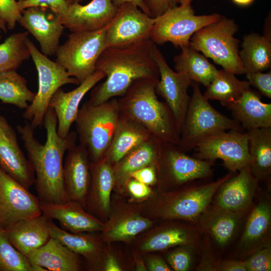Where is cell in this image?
<instances>
[{"label": "cell", "instance_id": "obj_25", "mask_svg": "<svg viewBox=\"0 0 271 271\" xmlns=\"http://www.w3.org/2000/svg\"><path fill=\"white\" fill-rule=\"evenodd\" d=\"M153 136L143 125L120 112L115 131L103 158L112 165Z\"/></svg>", "mask_w": 271, "mask_h": 271}, {"label": "cell", "instance_id": "obj_50", "mask_svg": "<svg viewBox=\"0 0 271 271\" xmlns=\"http://www.w3.org/2000/svg\"><path fill=\"white\" fill-rule=\"evenodd\" d=\"M148 268L151 271H170L172 268L161 258L152 257L147 261Z\"/></svg>", "mask_w": 271, "mask_h": 271}, {"label": "cell", "instance_id": "obj_2", "mask_svg": "<svg viewBox=\"0 0 271 271\" xmlns=\"http://www.w3.org/2000/svg\"><path fill=\"white\" fill-rule=\"evenodd\" d=\"M155 44L150 39L106 48L99 56L95 70L102 72L105 80L94 86L89 101L98 105L112 98L123 96L137 80H159L154 58Z\"/></svg>", "mask_w": 271, "mask_h": 271}, {"label": "cell", "instance_id": "obj_8", "mask_svg": "<svg viewBox=\"0 0 271 271\" xmlns=\"http://www.w3.org/2000/svg\"><path fill=\"white\" fill-rule=\"evenodd\" d=\"M26 43L38 73V89L35 97L23 114V117L30 121L36 128L43 123L45 114L55 93L61 86L68 84L79 85V81L56 61L38 50L27 37Z\"/></svg>", "mask_w": 271, "mask_h": 271}, {"label": "cell", "instance_id": "obj_54", "mask_svg": "<svg viewBox=\"0 0 271 271\" xmlns=\"http://www.w3.org/2000/svg\"><path fill=\"white\" fill-rule=\"evenodd\" d=\"M137 270H147V268L144 265V263L141 261H139L136 266Z\"/></svg>", "mask_w": 271, "mask_h": 271}, {"label": "cell", "instance_id": "obj_9", "mask_svg": "<svg viewBox=\"0 0 271 271\" xmlns=\"http://www.w3.org/2000/svg\"><path fill=\"white\" fill-rule=\"evenodd\" d=\"M234 173L230 172L216 181L189 185L162 195L156 205L158 216L182 219L196 224L201 214L212 202L219 187Z\"/></svg>", "mask_w": 271, "mask_h": 271}, {"label": "cell", "instance_id": "obj_49", "mask_svg": "<svg viewBox=\"0 0 271 271\" xmlns=\"http://www.w3.org/2000/svg\"><path fill=\"white\" fill-rule=\"evenodd\" d=\"M219 270L246 271V269L244 260L229 259L221 261Z\"/></svg>", "mask_w": 271, "mask_h": 271}, {"label": "cell", "instance_id": "obj_3", "mask_svg": "<svg viewBox=\"0 0 271 271\" xmlns=\"http://www.w3.org/2000/svg\"><path fill=\"white\" fill-rule=\"evenodd\" d=\"M158 81L142 78L133 82L117 98L120 112L143 125L161 142L178 146L180 135L173 114L167 103L157 97Z\"/></svg>", "mask_w": 271, "mask_h": 271}, {"label": "cell", "instance_id": "obj_18", "mask_svg": "<svg viewBox=\"0 0 271 271\" xmlns=\"http://www.w3.org/2000/svg\"><path fill=\"white\" fill-rule=\"evenodd\" d=\"M117 8L113 0H92L85 5L69 4L60 19L71 32L94 31L106 26Z\"/></svg>", "mask_w": 271, "mask_h": 271}, {"label": "cell", "instance_id": "obj_47", "mask_svg": "<svg viewBox=\"0 0 271 271\" xmlns=\"http://www.w3.org/2000/svg\"><path fill=\"white\" fill-rule=\"evenodd\" d=\"M129 178L137 180L148 186L155 184L158 181L156 165H150L130 173Z\"/></svg>", "mask_w": 271, "mask_h": 271}, {"label": "cell", "instance_id": "obj_1", "mask_svg": "<svg viewBox=\"0 0 271 271\" xmlns=\"http://www.w3.org/2000/svg\"><path fill=\"white\" fill-rule=\"evenodd\" d=\"M46 140L44 144L34 135V128L25 121L17 129L23 141L28 159L36 174L34 185L39 201L47 203H63L69 200L63 177V158L66 152L76 144V131H70L65 138L59 136L57 119L54 109L48 107L44 118Z\"/></svg>", "mask_w": 271, "mask_h": 271}, {"label": "cell", "instance_id": "obj_15", "mask_svg": "<svg viewBox=\"0 0 271 271\" xmlns=\"http://www.w3.org/2000/svg\"><path fill=\"white\" fill-rule=\"evenodd\" d=\"M155 22V18L144 13L137 6L130 3L122 4L106 26L105 48L150 39Z\"/></svg>", "mask_w": 271, "mask_h": 271}, {"label": "cell", "instance_id": "obj_41", "mask_svg": "<svg viewBox=\"0 0 271 271\" xmlns=\"http://www.w3.org/2000/svg\"><path fill=\"white\" fill-rule=\"evenodd\" d=\"M246 271H270L271 249L267 246L260 248L249 255L244 260Z\"/></svg>", "mask_w": 271, "mask_h": 271}, {"label": "cell", "instance_id": "obj_30", "mask_svg": "<svg viewBox=\"0 0 271 271\" xmlns=\"http://www.w3.org/2000/svg\"><path fill=\"white\" fill-rule=\"evenodd\" d=\"M203 232L196 224L171 226L164 228L150 238L142 247L146 251H157L177 245L197 249L201 245Z\"/></svg>", "mask_w": 271, "mask_h": 271}, {"label": "cell", "instance_id": "obj_11", "mask_svg": "<svg viewBox=\"0 0 271 271\" xmlns=\"http://www.w3.org/2000/svg\"><path fill=\"white\" fill-rule=\"evenodd\" d=\"M195 149V157L212 162L220 159L233 173L250 164L247 131L231 129L217 132L202 140Z\"/></svg>", "mask_w": 271, "mask_h": 271}, {"label": "cell", "instance_id": "obj_36", "mask_svg": "<svg viewBox=\"0 0 271 271\" xmlns=\"http://www.w3.org/2000/svg\"><path fill=\"white\" fill-rule=\"evenodd\" d=\"M35 95L29 89L26 79L16 71L0 73V100L3 103L26 109Z\"/></svg>", "mask_w": 271, "mask_h": 271}, {"label": "cell", "instance_id": "obj_31", "mask_svg": "<svg viewBox=\"0 0 271 271\" xmlns=\"http://www.w3.org/2000/svg\"><path fill=\"white\" fill-rule=\"evenodd\" d=\"M90 172L88 200L85 203L88 202L91 209L106 212L109 209L110 193L114 185L112 166L102 158L90 162Z\"/></svg>", "mask_w": 271, "mask_h": 271}, {"label": "cell", "instance_id": "obj_37", "mask_svg": "<svg viewBox=\"0 0 271 271\" xmlns=\"http://www.w3.org/2000/svg\"><path fill=\"white\" fill-rule=\"evenodd\" d=\"M29 33H14L0 44V73L16 71L31 57L26 43Z\"/></svg>", "mask_w": 271, "mask_h": 271}, {"label": "cell", "instance_id": "obj_20", "mask_svg": "<svg viewBox=\"0 0 271 271\" xmlns=\"http://www.w3.org/2000/svg\"><path fill=\"white\" fill-rule=\"evenodd\" d=\"M63 177L69 200L84 206L91 182L90 161L86 149L81 145H73L67 150Z\"/></svg>", "mask_w": 271, "mask_h": 271}, {"label": "cell", "instance_id": "obj_6", "mask_svg": "<svg viewBox=\"0 0 271 271\" xmlns=\"http://www.w3.org/2000/svg\"><path fill=\"white\" fill-rule=\"evenodd\" d=\"M237 30L234 20L221 16L196 32L191 38L189 46L223 69L234 74H244L239 55V41L234 36Z\"/></svg>", "mask_w": 271, "mask_h": 271}, {"label": "cell", "instance_id": "obj_53", "mask_svg": "<svg viewBox=\"0 0 271 271\" xmlns=\"http://www.w3.org/2000/svg\"><path fill=\"white\" fill-rule=\"evenodd\" d=\"M236 4L240 6H247L251 4L254 0H232Z\"/></svg>", "mask_w": 271, "mask_h": 271}, {"label": "cell", "instance_id": "obj_23", "mask_svg": "<svg viewBox=\"0 0 271 271\" xmlns=\"http://www.w3.org/2000/svg\"><path fill=\"white\" fill-rule=\"evenodd\" d=\"M271 205L266 198L260 199L252 208L239 241L241 255H249L270 246Z\"/></svg>", "mask_w": 271, "mask_h": 271}, {"label": "cell", "instance_id": "obj_51", "mask_svg": "<svg viewBox=\"0 0 271 271\" xmlns=\"http://www.w3.org/2000/svg\"><path fill=\"white\" fill-rule=\"evenodd\" d=\"M113 1L117 7L125 3H132L137 6L144 13L150 16L149 12L142 0H113Z\"/></svg>", "mask_w": 271, "mask_h": 271}, {"label": "cell", "instance_id": "obj_33", "mask_svg": "<svg viewBox=\"0 0 271 271\" xmlns=\"http://www.w3.org/2000/svg\"><path fill=\"white\" fill-rule=\"evenodd\" d=\"M181 48V53L174 58L176 71L186 74L192 81L200 83L207 87L218 70L206 57L189 45Z\"/></svg>", "mask_w": 271, "mask_h": 271}, {"label": "cell", "instance_id": "obj_56", "mask_svg": "<svg viewBox=\"0 0 271 271\" xmlns=\"http://www.w3.org/2000/svg\"><path fill=\"white\" fill-rule=\"evenodd\" d=\"M180 5H189L191 4L192 0H178Z\"/></svg>", "mask_w": 271, "mask_h": 271}, {"label": "cell", "instance_id": "obj_35", "mask_svg": "<svg viewBox=\"0 0 271 271\" xmlns=\"http://www.w3.org/2000/svg\"><path fill=\"white\" fill-rule=\"evenodd\" d=\"M233 73L224 69L217 72L203 95L209 100L219 101L228 107L237 100L246 90L250 88L247 81L237 79Z\"/></svg>", "mask_w": 271, "mask_h": 271}, {"label": "cell", "instance_id": "obj_39", "mask_svg": "<svg viewBox=\"0 0 271 271\" xmlns=\"http://www.w3.org/2000/svg\"><path fill=\"white\" fill-rule=\"evenodd\" d=\"M0 271H33L27 258L13 246L1 228Z\"/></svg>", "mask_w": 271, "mask_h": 271}, {"label": "cell", "instance_id": "obj_27", "mask_svg": "<svg viewBox=\"0 0 271 271\" xmlns=\"http://www.w3.org/2000/svg\"><path fill=\"white\" fill-rule=\"evenodd\" d=\"M163 142L155 136L141 144L111 165L114 185L125 186L130 173L143 167L157 165Z\"/></svg>", "mask_w": 271, "mask_h": 271}, {"label": "cell", "instance_id": "obj_12", "mask_svg": "<svg viewBox=\"0 0 271 271\" xmlns=\"http://www.w3.org/2000/svg\"><path fill=\"white\" fill-rule=\"evenodd\" d=\"M213 163L191 157L177 146L163 142L156 165L157 178L166 185L181 186L209 177L212 174Z\"/></svg>", "mask_w": 271, "mask_h": 271}, {"label": "cell", "instance_id": "obj_29", "mask_svg": "<svg viewBox=\"0 0 271 271\" xmlns=\"http://www.w3.org/2000/svg\"><path fill=\"white\" fill-rule=\"evenodd\" d=\"M31 264L50 271H78L81 268L78 254L50 237L43 246L26 256Z\"/></svg>", "mask_w": 271, "mask_h": 271}, {"label": "cell", "instance_id": "obj_34", "mask_svg": "<svg viewBox=\"0 0 271 271\" xmlns=\"http://www.w3.org/2000/svg\"><path fill=\"white\" fill-rule=\"evenodd\" d=\"M239 55L244 73L262 72L271 65V41L269 35L251 33L245 36Z\"/></svg>", "mask_w": 271, "mask_h": 271}, {"label": "cell", "instance_id": "obj_5", "mask_svg": "<svg viewBox=\"0 0 271 271\" xmlns=\"http://www.w3.org/2000/svg\"><path fill=\"white\" fill-rule=\"evenodd\" d=\"M193 92L187 110L179 149L186 153L193 149L207 137L222 131L234 129L242 131V126L215 109L201 92L196 83L193 84Z\"/></svg>", "mask_w": 271, "mask_h": 271}, {"label": "cell", "instance_id": "obj_17", "mask_svg": "<svg viewBox=\"0 0 271 271\" xmlns=\"http://www.w3.org/2000/svg\"><path fill=\"white\" fill-rule=\"evenodd\" d=\"M44 7H33L21 12L18 23L39 42L41 52L47 56L55 55L64 27L60 17Z\"/></svg>", "mask_w": 271, "mask_h": 271}, {"label": "cell", "instance_id": "obj_44", "mask_svg": "<svg viewBox=\"0 0 271 271\" xmlns=\"http://www.w3.org/2000/svg\"><path fill=\"white\" fill-rule=\"evenodd\" d=\"M190 248H180L168 254V261L173 270L186 271L190 269L192 262V255L189 249Z\"/></svg>", "mask_w": 271, "mask_h": 271}, {"label": "cell", "instance_id": "obj_21", "mask_svg": "<svg viewBox=\"0 0 271 271\" xmlns=\"http://www.w3.org/2000/svg\"><path fill=\"white\" fill-rule=\"evenodd\" d=\"M238 171L219 187L214 195L213 204L231 211L241 213L251 204L258 181L252 174L250 166Z\"/></svg>", "mask_w": 271, "mask_h": 271}, {"label": "cell", "instance_id": "obj_40", "mask_svg": "<svg viewBox=\"0 0 271 271\" xmlns=\"http://www.w3.org/2000/svg\"><path fill=\"white\" fill-rule=\"evenodd\" d=\"M152 222L148 219L134 215L122 219L105 233L110 241H122L134 237L150 227Z\"/></svg>", "mask_w": 271, "mask_h": 271}, {"label": "cell", "instance_id": "obj_16", "mask_svg": "<svg viewBox=\"0 0 271 271\" xmlns=\"http://www.w3.org/2000/svg\"><path fill=\"white\" fill-rule=\"evenodd\" d=\"M0 169L29 189L34 184L33 168L19 144L17 133L0 115Z\"/></svg>", "mask_w": 271, "mask_h": 271}, {"label": "cell", "instance_id": "obj_46", "mask_svg": "<svg viewBox=\"0 0 271 271\" xmlns=\"http://www.w3.org/2000/svg\"><path fill=\"white\" fill-rule=\"evenodd\" d=\"M147 8L150 16L158 17L177 6L178 0H142Z\"/></svg>", "mask_w": 271, "mask_h": 271}, {"label": "cell", "instance_id": "obj_45", "mask_svg": "<svg viewBox=\"0 0 271 271\" xmlns=\"http://www.w3.org/2000/svg\"><path fill=\"white\" fill-rule=\"evenodd\" d=\"M250 85L256 88L265 97L271 98V72H254L246 73Z\"/></svg>", "mask_w": 271, "mask_h": 271}, {"label": "cell", "instance_id": "obj_32", "mask_svg": "<svg viewBox=\"0 0 271 271\" xmlns=\"http://www.w3.org/2000/svg\"><path fill=\"white\" fill-rule=\"evenodd\" d=\"M247 132L251 173L258 182L268 179L271 173V127L253 129Z\"/></svg>", "mask_w": 271, "mask_h": 271}, {"label": "cell", "instance_id": "obj_52", "mask_svg": "<svg viewBox=\"0 0 271 271\" xmlns=\"http://www.w3.org/2000/svg\"><path fill=\"white\" fill-rule=\"evenodd\" d=\"M104 269L106 271H120L121 268L116 259L113 256H109L106 260Z\"/></svg>", "mask_w": 271, "mask_h": 271}, {"label": "cell", "instance_id": "obj_57", "mask_svg": "<svg viewBox=\"0 0 271 271\" xmlns=\"http://www.w3.org/2000/svg\"><path fill=\"white\" fill-rule=\"evenodd\" d=\"M67 2L70 4L74 3H80L83 0H66Z\"/></svg>", "mask_w": 271, "mask_h": 271}, {"label": "cell", "instance_id": "obj_14", "mask_svg": "<svg viewBox=\"0 0 271 271\" xmlns=\"http://www.w3.org/2000/svg\"><path fill=\"white\" fill-rule=\"evenodd\" d=\"M37 197L0 169V228L41 215Z\"/></svg>", "mask_w": 271, "mask_h": 271}, {"label": "cell", "instance_id": "obj_55", "mask_svg": "<svg viewBox=\"0 0 271 271\" xmlns=\"http://www.w3.org/2000/svg\"><path fill=\"white\" fill-rule=\"evenodd\" d=\"M1 30H2L5 33H6L7 31V25L5 23L0 19V40L2 38L1 35Z\"/></svg>", "mask_w": 271, "mask_h": 271}, {"label": "cell", "instance_id": "obj_28", "mask_svg": "<svg viewBox=\"0 0 271 271\" xmlns=\"http://www.w3.org/2000/svg\"><path fill=\"white\" fill-rule=\"evenodd\" d=\"M228 108L231 110L233 119L247 131L271 127V104L262 102L259 96L250 88Z\"/></svg>", "mask_w": 271, "mask_h": 271}, {"label": "cell", "instance_id": "obj_22", "mask_svg": "<svg viewBox=\"0 0 271 271\" xmlns=\"http://www.w3.org/2000/svg\"><path fill=\"white\" fill-rule=\"evenodd\" d=\"M51 220L42 214L39 216L18 221L2 230L13 246L26 257L30 252L44 245L50 238Z\"/></svg>", "mask_w": 271, "mask_h": 271}, {"label": "cell", "instance_id": "obj_24", "mask_svg": "<svg viewBox=\"0 0 271 271\" xmlns=\"http://www.w3.org/2000/svg\"><path fill=\"white\" fill-rule=\"evenodd\" d=\"M42 213L59 221L62 227L72 233L93 232L102 228V224L84 211L79 203L69 200L63 203L40 202Z\"/></svg>", "mask_w": 271, "mask_h": 271}, {"label": "cell", "instance_id": "obj_38", "mask_svg": "<svg viewBox=\"0 0 271 271\" xmlns=\"http://www.w3.org/2000/svg\"><path fill=\"white\" fill-rule=\"evenodd\" d=\"M67 232L50 222V236L66 246L74 252L84 256L94 262L97 259L99 253L98 244L94 238L88 235Z\"/></svg>", "mask_w": 271, "mask_h": 271}, {"label": "cell", "instance_id": "obj_42", "mask_svg": "<svg viewBox=\"0 0 271 271\" xmlns=\"http://www.w3.org/2000/svg\"><path fill=\"white\" fill-rule=\"evenodd\" d=\"M17 4L21 12L30 7H40L49 9L61 17L66 12L69 4L66 0H19Z\"/></svg>", "mask_w": 271, "mask_h": 271}, {"label": "cell", "instance_id": "obj_4", "mask_svg": "<svg viewBox=\"0 0 271 271\" xmlns=\"http://www.w3.org/2000/svg\"><path fill=\"white\" fill-rule=\"evenodd\" d=\"M120 110L117 98L98 105L89 100L79 109L75 120L79 144L86 150L90 162L103 158L115 131Z\"/></svg>", "mask_w": 271, "mask_h": 271}, {"label": "cell", "instance_id": "obj_43", "mask_svg": "<svg viewBox=\"0 0 271 271\" xmlns=\"http://www.w3.org/2000/svg\"><path fill=\"white\" fill-rule=\"evenodd\" d=\"M21 17L16 0H0V19L10 30L15 28L16 23Z\"/></svg>", "mask_w": 271, "mask_h": 271}, {"label": "cell", "instance_id": "obj_10", "mask_svg": "<svg viewBox=\"0 0 271 271\" xmlns=\"http://www.w3.org/2000/svg\"><path fill=\"white\" fill-rule=\"evenodd\" d=\"M221 17L216 14L195 15L190 5L176 6L155 18L150 39L155 44L170 42L176 47L187 46L196 32Z\"/></svg>", "mask_w": 271, "mask_h": 271}, {"label": "cell", "instance_id": "obj_13", "mask_svg": "<svg viewBox=\"0 0 271 271\" xmlns=\"http://www.w3.org/2000/svg\"><path fill=\"white\" fill-rule=\"evenodd\" d=\"M153 56L160 74L155 87L156 93L165 100L170 108L180 136L190 100L188 89L192 84V81L186 74L173 71L156 44Z\"/></svg>", "mask_w": 271, "mask_h": 271}, {"label": "cell", "instance_id": "obj_48", "mask_svg": "<svg viewBox=\"0 0 271 271\" xmlns=\"http://www.w3.org/2000/svg\"><path fill=\"white\" fill-rule=\"evenodd\" d=\"M125 185L132 196L136 198H144L151 193V188L148 185L132 178H130Z\"/></svg>", "mask_w": 271, "mask_h": 271}, {"label": "cell", "instance_id": "obj_7", "mask_svg": "<svg viewBox=\"0 0 271 271\" xmlns=\"http://www.w3.org/2000/svg\"><path fill=\"white\" fill-rule=\"evenodd\" d=\"M106 26L94 31L71 32L59 45L56 62L81 83L95 71L96 62L106 48Z\"/></svg>", "mask_w": 271, "mask_h": 271}, {"label": "cell", "instance_id": "obj_26", "mask_svg": "<svg viewBox=\"0 0 271 271\" xmlns=\"http://www.w3.org/2000/svg\"><path fill=\"white\" fill-rule=\"evenodd\" d=\"M240 218V213L231 211L213 204L201 214L196 224L203 233L209 235L220 248H223L232 239Z\"/></svg>", "mask_w": 271, "mask_h": 271}, {"label": "cell", "instance_id": "obj_19", "mask_svg": "<svg viewBox=\"0 0 271 271\" xmlns=\"http://www.w3.org/2000/svg\"><path fill=\"white\" fill-rule=\"evenodd\" d=\"M105 77L102 72L96 70L75 89L65 92L59 88L55 93L49 106L54 109L56 115L57 131L59 136L65 138L69 134L71 125L77 116L82 99L89 90Z\"/></svg>", "mask_w": 271, "mask_h": 271}]
</instances>
